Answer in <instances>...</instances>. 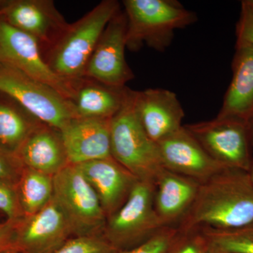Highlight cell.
Instances as JSON below:
<instances>
[{
  "label": "cell",
  "mask_w": 253,
  "mask_h": 253,
  "mask_svg": "<svg viewBox=\"0 0 253 253\" xmlns=\"http://www.w3.org/2000/svg\"><path fill=\"white\" fill-rule=\"evenodd\" d=\"M248 126H249L250 140H251V147H252L253 153V117L248 123Z\"/></svg>",
  "instance_id": "obj_31"
},
{
  "label": "cell",
  "mask_w": 253,
  "mask_h": 253,
  "mask_svg": "<svg viewBox=\"0 0 253 253\" xmlns=\"http://www.w3.org/2000/svg\"><path fill=\"white\" fill-rule=\"evenodd\" d=\"M154 184L138 181L129 198L106 219L103 235L118 251L140 246L166 227L154 207Z\"/></svg>",
  "instance_id": "obj_5"
},
{
  "label": "cell",
  "mask_w": 253,
  "mask_h": 253,
  "mask_svg": "<svg viewBox=\"0 0 253 253\" xmlns=\"http://www.w3.org/2000/svg\"><path fill=\"white\" fill-rule=\"evenodd\" d=\"M2 217H4V215H3V214H1V213H0V221H1V220H3V219H2ZM4 219H5V218H4Z\"/></svg>",
  "instance_id": "obj_35"
},
{
  "label": "cell",
  "mask_w": 253,
  "mask_h": 253,
  "mask_svg": "<svg viewBox=\"0 0 253 253\" xmlns=\"http://www.w3.org/2000/svg\"><path fill=\"white\" fill-rule=\"evenodd\" d=\"M211 244L224 253H253V222L230 229L201 227Z\"/></svg>",
  "instance_id": "obj_23"
},
{
  "label": "cell",
  "mask_w": 253,
  "mask_h": 253,
  "mask_svg": "<svg viewBox=\"0 0 253 253\" xmlns=\"http://www.w3.org/2000/svg\"><path fill=\"white\" fill-rule=\"evenodd\" d=\"M73 236L66 216L53 197L39 212L18 221L14 249L23 253H50Z\"/></svg>",
  "instance_id": "obj_12"
},
{
  "label": "cell",
  "mask_w": 253,
  "mask_h": 253,
  "mask_svg": "<svg viewBox=\"0 0 253 253\" xmlns=\"http://www.w3.org/2000/svg\"><path fill=\"white\" fill-rule=\"evenodd\" d=\"M0 213L5 219L18 221L24 217L17 191V183L0 180Z\"/></svg>",
  "instance_id": "obj_26"
},
{
  "label": "cell",
  "mask_w": 253,
  "mask_h": 253,
  "mask_svg": "<svg viewBox=\"0 0 253 253\" xmlns=\"http://www.w3.org/2000/svg\"><path fill=\"white\" fill-rule=\"evenodd\" d=\"M16 156L25 167L51 176L70 165L61 132L44 123L28 136Z\"/></svg>",
  "instance_id": "obj_19"
},
{
  "label": "cell",
  "mask_w": 253,
  "mask_h": 253,
  "mask_svg": "<svg viewBox=\"0 0 253 253\" xmlns=\"http://www.w3.org/2000/svg\"><path fill=\"white\" fill-rule=\"evenodd\" d=\"M236 45L249 44L253 46V5L249 0L241 2V13L236 24Z\"/></svg>",
  "instance_id": "obj_28"
},
{
  "label": "cell",
  "mask_w": 253,
  "mask_h": 253,
  "mask_svg": "<svg viewBox=\"0 0 253 253\" xmlns=\"http://www.w3.org/2000/svg\"><path fill=\"white\" fill-rule=\"evenodd\" d=\"M249 2L251 3V4L253 5V0H249Z\"/></svg>",
  "instance_id": "obj_36"
},
{
  "label": "cell",
  "mask_w": 253,
  "mask_h": 253,
  "mask_svg": "<svg viewBox=\"0 0 253 253\" xmlns=\"http://www.w3.org/2000/svg\"><path fill=\"white\" fill-rule=\"evenodd\" d=\"M23 216L29 217L45 207L54 197V176L23 168L17 182Z\"/></svg>",
  "instance_id": "obj_22"
},
{
  "label": "cell",
  "mask_w": 253,
  "mask_h": 253,
  "mask_svg": "<svg viewBox=\"0 0 253 253\" xmlns=\"http://www.w3.org/2000/svg\"><path fill=\"white\" fill-rule=\"evenodd\" d=\"M102 234L73 236L50 253H118Z\"/></svg>",
  "instance_id": "obj_24"
},
{
  "label": "cell",
  "mask_w": 253,
  "mask_h": 253,
  "mask_svg": "<svg viewBox=\"0 0 253 253\" xmlns=\"http://www.w3.org/2000/svg\"><path fill=\"white\" fill-rule=\"evenodd\" d=\"M154 207L166 226H176L194 204L200 183L163 169L155 181Z\"/></svg>",
  "instance_id": "obj_18"
},
{
  "label": "cell",
  "mask_w": 253,
  "mask_h": 253,
  "mask_svg": "<svg viewBox=\"0 0 253 253\" xmlns=\"http://www.w3.org/2000/svg\"><path fill=\"white\" fill-rule=\"evenodd\" d=\"M253 222V184L248 171L225 168L200 184L194 204L176 227L230 229Z\"/></svg>",
  "instance_id": "obj_1"
},
{
  "label": "cell",
  "mask_w": 253,
  "mask_h": 253,
  "mask_svg": "<svg viewBox=\"0 0 253 253\" xmlns=\"http://www.w3.org/2000/svg\"><path fill=\"white\" fill-rule=\"evenodd\" d=\"M5 253H23L20 252V251H16V250H12V251H10L9 252H6Z\"/></svg>",
  "instance_id": "obj_34"
},
{
  "label": "cell",
  "mask_w": 253,
  "mask_h": 253,
  "mask_svg": "<svg viewBox=\"0 0 253 253\" xmlns=\"http://www.w3.org/2000/svg\"><path fill=\"white\" fill-rule=\"evenodd\" d=\"M126 18L121 9L105 28L86 66L84 77L112 87H126L134 74L126 58Z\"/></svg>",
  "instance_id": "obj_10"
},
{
  "label": "cell",
  "mask_w": 253,
  "mask_h": 253,
  "mask_svg": "<svg viewBox=\"0 0 253 253\" xmlns=\"http://www.w3.org/2000/svg\"><path fill=\"white\" fill-rule=\"evenodd\" d=\"M111 119L73 118L60 130L68 162L80 165L112 158Z\"/></svg>",
  "instance_id": "obj_15"
},
{
  "label": "cell",
  "mask_w": 253,
  "mask_h": 253,
  "mask_svg": "<svg viewBox=\"0 0 253 253\" xmlns=\"http://www.w3.org/2000/svg\"><path fill=\"white\" fill-rule=\"evenodd\" d=\"M76 166L97 195L106 219L122 207L139 181L113 158Z\"/></svg>",
  "instance_id": "obj_16"
},
{
  "label": "cell",
  "mask_w": 253,
  "mask_h": 253,
  "mask_svg": "<svg viewBox=\"0 0 253 253\" xmlns=\"http://www.w3.org/2000/svg\"><path fill=\"white\" fill-rule=\"evenodd\" d=\"M0 91L58 130L74 118L71 103L62 95L4 61H0Z\"/></svg>",
  "instance_id": "obj_7"
},
{
  "label": "cell",
  "mask_w": 253,
  "mask_h": 253,
  "mask_svg": "<svg viewBox=\"0 0 253 253\" xmlns=\"http://www.w3.org/2000/svg\"><path fill=\"white\" fill-rule=\"evenodd\" d=\"M18 221L8 219L0 221V253L15 250V231Z\"/></svg>",
  "instance_id": "obj_30"
},
{
  "label": "cell",
  "mask_w": 253,
  "mask_h": 253,
  "mask_svg": "<svg viewBox=\"0 0 253 253\" xmlns=\"http://www.w3.org/2000/svg\"><path fill=\"white\" fill-rule=\"evenodd\" d=\"M157 145L163 167L200 184L227 168L213 159L184 126Z\"/></svg>",
  "instance_id": "obj_13"
},
{
  "label": "cell",
  "mask_w": 253,
  "mask_h": 253,
  "mask_svg": "<svg viewBox=\"0 0 253 253\" xmlns=\"http://www.w3.org/2000/svg\"><path fill=\"white\" fill-rule=\"evenodd\" d=\"M209 246V240L202 228L178 229L177 234L164 253H206Z\"/></svg>",
  "instance_id": "obj_25"
},
{
  "label": "cell",
  "mask_w": 253,
  "mask_h": 253,
  "mask_svg": "<svg viewBox=\"0 0 253 253\" xmlns=\"http://www.w3.org/2000/svg\"><path fill=\"white\" fill-rule=\"evenodd\" d=\"M249 172L250 174V176H251V180H252L253 184V163L252 166H251V169H250Z\"/></svg>",
  "instance_id": "obj_33"
},
{
  "label": "cell",
  "mask_w": 253,
  "mask_h": 253,
  "mask_svg": "<svg viewBox=\"0 0 253 253\" xmlns=\"http://www.w3.org/2000/svg\"><path fill=\"white\" fill-rule=\"evenodd\" d=\"M134 104L141 126L156 144L184 126L185 113L174 91L163 88L134 91Z\"/></svg>",
  "instance_id": "obj_14"
},
{
  "label": "cell",
  "mask_w": 253,
  "mask_h": 253,
  "mask_svg": "<svg viewBox=\"0 0 253 253\" xmlns=\"http://www.w3.org/2000/svg\"><path fill=\"white\" fill-rule=\"evenodd\" d=\"M0 61H1V54H0Z\"/></svg>",
  "instance_id": "obj_37"
},
{
  "label": "cell",
  "mask_w": 253,
  "mask_h": 253,
  "mask_svg": "<svg viewBox=\"0 0 253 253\" xmlns=\"http://www.w3.org/2000/svg\"><path fill=\"white\" fill-rule=\"evenodd\" d=\"M232 78L217 117L248 123L253 117V46L236 45Z\"/></svg>",
  "instance_id": "obj_17"
},
{
  "label": "cell",
  "mask_w": 253,
  "mask_h": 253,
  "mask_svg": "<svg viewBox=\"0 0 253 253\" xmlns=\"http://www.w3.org/2000/svg\"><path fill=\"white\" fill-rule=\"evenodd\" d=\"M0 19L36 40L43 56L69 26L51 0L0 1Z\"/></svg>",
  "instance_id": "obj_11"
},
{
  "label": "cell",
  "mask_w": 253,
  "mask_h": 253,
  "mask_svg": "<svg viewBox=\"0 0 253 253\" xmlns=\"http://www.w3.org/2000/svg\"><path fill=\"white\" fill-rule=\"evenodd\" d=\"M1 61L12 65L30 77L47 84L68 101L72 99L78 81L60 77L47 64L38 42L29 35L0 19Z\"/></svg>",
  "instance_id": "obj_9"
},
{
  "label": "cell",
  "mask_w": 253,
  "mask_h": 253,
  "mask_svg": "<svg viewBox=\"0 0 253 253\" xmlns=\"http://www.w3.org/2000/svg\"><path fill=\"white\" fill-rule=\"evenodd\" d=\"M120 10L116 0H104L78 21L69 23L59 41L44 54L52 71L68 81L83 78L103 32Z\"/></svg>",
  "instance_id": "obj_3"
},
{
  "label": "cell",
  "mask_w": 253,
  "mask_h": 253,
  "mask_svg": "<svg viewBox=\"0 0 253 253\" xmlns=\"http://www.w3.org/2000/svg\"><path fill=\"white\" fill-rule=\"evenodd\" d=\"M129 88H116L83 78L70 100L74 118L112 119L122 109Z\"/></svg>",
  "instance_id": "obj_20"
},
{
  "label": "cell",
  "mask_w": 253,
  "mask_h": 253,
  "mask_svg": "<svg viewBox=\"0 0 253 253\" xmlns=\"http://www.w3.org/2000/svg\"><path fill=\"white\" fill-rule=\"evenodd\" d=\"M43 123L9 95L0 91V150L16 156L32 132Z\"/></svg>",
  "instance_id": "obj_21"
},
{
  "label": "cell",
  "mask_w": 253,
  "mask_h": 253,
  "mask_svg": "<svg viewBox=\"0 0 253 253\" xmlns=\"http://www.w3.org/2000/svg\"><path fill=\"white\" fill-rule=\"evenodd\" d=\"M23 168L17 156L0 150V180L17 183Z\"/></svg>",
  "instance_id": "obj_29"
},
{
  "label": "cell",
  "mask_w": 253,
  "mask_h": 253,
  "mask_svg": "<svg viewBox=\"0 0 253 253\" xmlns=\"http://www.w3.org/2000/svg\"><path fill=\"white\" fill-rule=\"evenodd\" d=\"M126 49L136 51L146 45L164 52L172 44L176 30L198 21L194 11L176 0H125Z\"/></svg>",
  "instance_id": "obj_2"
},
{
  "label": "cell",
  "mask_w": 253,
  "mask_h": 253,
  "mask_svg": "<svg viewBox=\"0 0 253 253\" xmlns=\"http://www.w3.org/2000/svg\"><path fill=\"white\" fill-rule=\"evenodd\" d=\"M177 233L176 226H166L140 246L118 253H164Z\"/></svg>",
  "instance_id": "obj_27"
},
{
  "label": "cell",
  "mask_w": 253,
  "mask_h": 253,
  "mask_svg": "<svg viewBox=\"0 0 253 253\" xmlns=\"http://www.w3.org/2000/svg\"><path fill=\"white\" fill-rule=\"evenodd\" d=\"M134 96V91L129 89L122 109L111 119V156L138 180L155 184L165 168L157 144L136 115Z\"/></svg>",
  "instance_id": "obj_4"
},
{
  "label": "cell",
  "mask_w": 253,
  "mask_h": 253,
  "mask_svg": "<svg viewBox=\"0 0 253 253\" xmlns=\"http://www.w3.org/2000/svg\"><path fill=\"white\" fill-rule=\"evenodd\" d=\"M206 253H223L222 251H221L220 249H218V248L216 247L214 245L211 244L210 243V246L206 251Z\"/></svg>",
  "instance_id": "obj_32"
},
{
  "label": "cell",
  "mask_w": 253,
  "mask_h": 253,
  "mask_svg": "<svg viewBox=\"0 0 253 253\" xmlns=\"http://www.w3.org/2000/svg\"><path fill=\"white\" fill-rule=\"evenodd\" d=\"M184 126L217 163L249 172L253 157L248 123L216 117Z\"/></svg>",
  "instance_id": "obj_8"
},
{
  "label": "cell",
  "mask_w": 253,
  "mask_h": 253,
  "mask_svg": "<svg viewBox=\"0 0 253 253\" xmlns=\"http://www.w3.org/2000/svg\"><path fill=\"white\" fill-rule=\"evenodd\" d=\"M54 199L72 229L73 236L102 234L106 217L99 198L76 165L54 176Z\"/></svg>",
  "instance_id": "obj_6"
}]
</instances>
